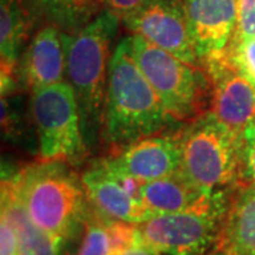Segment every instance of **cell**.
Listing matches in <instances>:
<instances>
[{"instance_id": "1", "label": "cell", "mask_w": 255, "mask_h": 255, "mask_svg": "<svg viewBox=\"0 0 255 255\" xmlns=\"http://www.w3.org/2000/svg\"><path fill=\"white\" fill-rule=\"evenodd\" d=\"M132 54L130 37L112 53L104 111L102 140L118 152L143 137L177 127Z\"/></svg>"}, {"instance_id": "18", "label": "cell", "mask_w": 255, "mask_h": 255, "mask_svg": "<svg viewBox=\"0 0 255 255\" xmlns=\"http://www.w3.org/2000/svg\"><path fill=\"white\" fill-rule=\"evenodd\" d=\"M1 214H4L14 227L18 255H63L65 241L37 227L20 201L4 187H1Z\"/></svg>"}, {"instance_id": "22", "label": "cell", "mask_w": 255, "mask_h": 255, "mask_svg": "<svg viewBox=\"0 0 255 255\" xmlns=\"http://www.w3.org/2000/svg\"><path fill=\"white\" fill-rule=\"evenodd\" d=\"M244 167L247 183L255 187V119L246 128L244 133Z\"/></svg>"}, {"instance_id": "25", "label": "cell", "mask_w": 255, "mask_h": 255, "mask_svg": "<svg viewBox=\"0 0 255 255\" xmlns=\"http://www.w3.org/2000/svg\"><path fill=\"white\" fill-rule=\"evenodd\" d=\"M119 255H160L157 251L152 250L150 247L145 246V244H139V246L132 247L130 250H128L125 253Z\"/></svg>"}, {"instance_id": "23", "label": "cell", "mask_w": 255, "mask_h": 255, "mask_svg": "<svg viewBox=\"0 0 255 255\" xmlns=\"http://www.w3.org/2000/svg\"><path fill=\"white\" fill-rule=\"evenodd\" d=\"M0 255H18L16 231L4 214L0 217Z\"/></svg>"}, {"instance_id": "11", "label": "cell", "mask_w": 255, "mask_h": 255, "mask_svg": "<svg viewBox=\"0 0 255 255\" xmlns=\"http://www.w3.org/2000/svg\"><path fill=\"white\" fill-rule=\"evenodd\" d=\"M81 180L91 207L101 216L132 224H142L150 219L137 199L140 183L114 173L102 160L87 169Z\"/></svg>"}, {"instance_id": "7", "label": "cell", "mask_w": 255, "mask_h": 255, "mask_svg": "<svg viewBox=\"0 0 255 255\" xmlns=\"http://www.w3.org/2000/svg\"><path fill=\"white\" fill-rule=\"evenodd\" d=\"M30 114L38 139L40 162L78 163L85 157L87 143L78 101L68 82L31 92Z\"/></svg>"}, {"instance_id": "9", "label": "cell", "mask_w": 255, "mask_h": 255, "mask_svg": "<svg viewBox=\"0 0 255 255\" xmlns=\"http://www.w3.org/2000/svg\"><path fill=\"white\" fill-rule=\"evenodd\" d=\"M201 67L211 85L210 112L237 133L255 119V90L230 63L226 50L209 55Z\"/></svg>"}, {"instance_id": "2", "label": "cell", "mask_w": 255, "mask_h": 255, "mask_svg": "<svg viewBox=\"0 0 255 255\" xmlns=\"http://www.w3.org/2000/svg\"><path fill=\"white\" fill-rule=\"evenodd\" d=\"M1 187L20 201L30 220L53 237L67 243L90 214L81 177L65 162H38L14 176H4Z\"/></svg>"}, {"instance_id": "14", "label": "cell", "mask_w": 255, "mask_h": 255, "mask_svg": "<svg viewBox=\"0 0 255 255\" xmlns=\"http://www.w3.org/2000/svg\"><path fill=\"white\" fill-rule=\"evenodd\" d=\"M33 23L21 0H0V58L1 95L17 91L16 70Z\"/></svg>"}, {"instance_id": "15", "label": "cell", "mask_w": 255, "mask_h": 255, "mask_svg": "<svg viewBox=\"0 0 255 255\" xmlns=\"http://www.w3.org/2000/svg\"><path fill=\"white\" fill-rule=\"evenodd\" d=\"M214 194L197 189L179 172L157 180L140 183L137 189V199L150 217L197 207Z\"/></svg>"}, {"instance_id": "21", "label": "cell", "mask_w": 255, "mask_h": 255, "mask_svg": "<svg viewBox=\"0 0 255 255\" xmlns=\"http://www.w3.org/2000/svg\"><path fill=\"white\" fill-rule=\"evenodd\" d=\"M237 21L228 46L240 44L255 37V0H236Z\"/></svg>"}, {"instance_id": "19", "label": "cell", "mask_w": 255, "mask_h": 255, "mask_svg": "<svg viewBox=\"0 0 255 255\" xmlns=\"http://www.w3.org/2000/svg\"><path fill=\"white\" fill-rule=\"evenodd\" d=\"M84 226L85 234L75 255H117L111 219L101 216L94 210L90 211Z\"/></svg>"}, {"instance_id": "26", "label": "cell", "mask_w": 255, "mask_h": 255, "mask_svg": "<svg viewBox=\"0 0 255 255\" xmlns=\"http://www.w3.org/2000/svg\"><path fill=\"white\" fill-rule=\"evenodd\" d=\"M210 255H228L227 253H224V251H221V250H216L214 253H211Z\"/></svg>"}, {"instance_id": "16", "label": "cell", "mask_w": 255, "mask_h": 255, "mask_svg": "<svg viewBox=\"0 0 255 255\" xmlns=\"http://www.w3.org/2000/svg\"><path fill=\"white\" fill-rule=\"evenodd\" d=\"M219 250L228 255H255V187L234 191L221 230Z\"/></svg>"}, {"instance_id": "8", "label": "cell", "mask_w": 255, "mask_h": 255, "mask_svg": "<svg viewBox=\"0 0 255 255\" xmlns=\"http://www.w3.org/2000/svg\"><path fill=\"white\" fill-rule=\"evenodd\" d=\"M122 23L132 34L186 63L201 67L191 40L184 0H147Z\"/></svg>"}, {"instance_id": "6", "label": "cell", "mask_w": 255, "mask_h": 255, "mask_svg": "<svg viewBox=\"0 0 255 255\" xmlns=\"http://www.w3.org/2000/svg\"><path fill=\"white\" fill-rule=\"evenodd\" d=\"M233 194L220 191L197 207L152 216L137 224L142 244L160 255H204L219 244Z\"/></svg>"}, {"instance_id": "10", "label": "cell", "mask_w": 255, "mask_h": 255, "mask_svg": "<svg viewBox=\"0 0 255 255\" xmlns=\"http://www.w3.org/2000/svg\"><path fill=\"white\" fill-rule=\"evenodd\" d=\"M102 162L114 173L137 183L167 177L180 169L179 135L176 132L143 137L102 159Z\"/></svg>"}, {"instance_id": "20", "label": "cell", "mask_w": 255, "mask_h": 255, "mask_svg": "<svg viewBox=\"0 0 255 255\" xmlns=\"http://www.w3.org/2000/svg\"><path fill=\"white\" fill-rule=\"evenodd\" d=\"M226 55L238 73L255 90V37L240 44L228 46L226 48Z\"/></svg>"}, {"instance_id": "24", "label": "cell", "mask_w": 255, "mask_h": 255, "mask_svg": "<svg viewBox=\"0 0 255 255\" xmlns=\"http://www.w3.org/2000/svg\"><path fill=\"white\" fill-rule=\"evenodd\" d=\"M146 1L147 0H105V6L112 13H115L122 21L137 9H140Z\"/></svg>"}, {"instance_id": "5", "label": "cell", "mask_w": 255, "mask_h": 255, "mask_svg": "<svg viewBox=\"0 0 255 255\" xmlns=\"http://www.w3.org/2000/svg\"><path fill=\"white\" fill-rule=\"evenodd\" d=\"M130 41L137 67L176 122L189 124L210 112L211 85L203 67L186 63L136 34Z\"/></svg>"}, {"instance_id": "13", "label": "cell", "mask_w": 255, "mask_h": 255, "mask_svg": "<svg viewBox=\"0 0 255 255\" xmlns=\"http://www.w3.org/2000/svg\"><path fill=\"white\" fill-rule=\"evenodd\" d=\"M191 40L201 61L224 51L237 21L236 0H184Z\"/></svg>"}, {"instance_id": "4", "label": "cell", "mask_w": 255, "mask_h": 255, "mask_svg": "<svg viewBox=\"0 0 255 255\" xmlns=\"http://www.w3.org/2000/svg\"><path fill=\"white\" fill-rule=\"evenodd\" d=\"M182 162L179 173L206 193L234 191L248 184L244 137L211 112L184 124L177 132Z\"/></svg>"}, {"instance_id": "27", "label": "cell", "mask_w": 255, "mask_h": 255, "mask_svg": "<svg viewBox=\"0 0 255 255\" xmlns=\"http://www.w3.org/2000/svg\"><path fill=\"white\" fill-rule=\"evenodd\" d=\"M104 1H105V0H104Z\"/></svg>"}, {"instance_id": "3", "label": "cell", "mask_w": 255, "mask_h": 255, "mask_svg": "<svg viewBox=\"0 0 255 255\" xmlns=\"http://www.w3.org/2000/svg\"><path fill=\"white\" fill-rule=\"evenodd\" d=\"M121 18L110 9L101 10L80 31L63 33L67 54V82L78 101L87 146L102 133L111 64V46Z\"/></svg>"}, {"instance_id": "12", "label": "cell", "mask_w": 255, "mask_h": 255, "mask_svg": "<svg viewBox=\"0 0 255 255\" xmlns=\"http://www.w3.org/2000/svg\"><path fill=\"white\" fill-rule=\"evenodd\" d=\"M16 81L18 88L30 92L67 81V54L60 28L44 26L37 30L20 55Z\"/></svg>"}, {"instance_id": "17", "label": "cell", "mask_w": 255, "mask_h": 255, "mask_svg": "<svg viewBox=\"0 0 255 255\" xmlns=\"http://www.w3.org/2000/svg\"><path fill=\"white\" fill-rule=\"evenodd\" d=\"M33 26H54L74 34L84 28L105 4L104 0H21Z\"/></svg>"}]
</instances>
